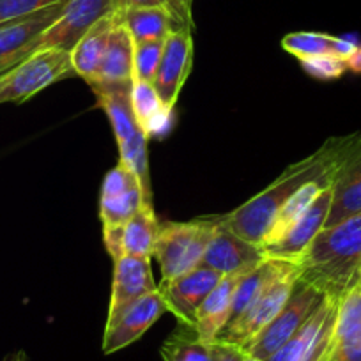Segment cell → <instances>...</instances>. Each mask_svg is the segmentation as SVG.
Wrapping results in <instances>:
<instances>
[{"label": "cell", "instance_id": "obj_1", "mask_svg": "<svg viewBox=\"0 0 361 361\" xmlns=\"http://www.w3.org/2000/svg\"><path fill=\"white\" fill-rule=\"evenodd\" d=\"M354 138H356V133L349 137L329 138L319 151L287 166L266 190L246 200L232 213L220 216V220L243 239L262 246L266 234L269 232L283 204L305 183L335 172L349 152Z\"/></svg>", "mask_w": 361, "mask_h": 361}, {"label": "cell", "instance_id": "obj_2", "mask_svg": "<svg viewBox=\"0 0 361 361\" xmlns=\"http://www.w3.org/2000/svg\"><path fill=\"white\" fill-rule=\"evenodd\" d=\"M300 280L340 300L361 282V211L322 228L298 262Z\"/></svg>", "mask_w": 361, "mask_h": 361}, {"label": "cell", "instance_id": "obj_3", "mask_svg": "<svg viewBox=\"0 0 361 361\" xmlns=\"http://www.w3.org/2000/svg\"><path fill=\"white\" fill-rule=\"evenodd\" d=\"M213 232L214 216L159 225L152 257L161 271V282H169L202 266Z\"/></svg>", "mask_w": 361, "mask_h": 361}, {"label": "cell", "instance_id": "obj_4", "mask_svg": "<svg viewBox=\"0 0 361 361\" xmlns=\"http://www.w3.org/2000/svg\"><path fill=\"white\" fill-rule=\"evenodd\" d=\"M98 105L105 110L116 133L119 156L124 165L130 166L140 180L145 202L152 204V186L147 161V135L135 121L131 109V87H110L94 90Z\"/></svg>", "mask_w": 361, "mask_h": 361}, {"label": "cell", "instance_id": "obj_5", "mask_svg": "<svg viewBox=\"0 0 361 361\" xmlns=\"http://www.w3.org/2000/svg\"><path fill=\"white\" fill-rule=\"evenodd\" d=\"M75 75L71 54L64 50H37L0 75V105L23 103L50 87L51 83Z\"/></svg>", "mask_w": 361, "mask_h": 361}, {"label": "cell", "instance_id": "obj_6", "mask_svg": "<svg viewBox=\"0 0 361 361\" xmlns=\"http://www.w3.org/2000/svg\"><path fill=\"white\" fill-rule=\"evenodd\" d=\"M298 279H300V267L298 264H293L275 282H271L267 289L245 312H241L238 317H234L225 326L224 331L216 338L218 342L231 343V345L245 349L282 310L283 305L293 294Z\"/></svg>", "mask_w": 361, "mask_h": 361}, {"label": "cell", "instance_id": "obj_7", "mask_svg": "<svg viewBox=\"0 0 361 361\" xmlns=\"http://www.w3.org/2000/svg\"><path fill=\"white\" fill-rule=\"evenodd\" d=\"M324 298V294L319 293L310 283L298 279L293 294L282 310L243 350L262 361L269 360L303 326Z\"/></svg>", "mask_w": 361, "mask_h": 361}, {"label": "cell", "instance_id": "obj_8", "mask_svg": "<svg viewBox=\"0 0 361 361\" xmlns=\"http://www.w3.org/2000/svg\"><path fill=\"white\" fill-rule=\"evenodd\" d=\"M338 300L324 298L300 329L266 361H322L331 345Z\"/></svg>", "mask_w": 361, "mask_h": 361}, {"label": "cell", "instance_id": "obj_9", "mask_svg": "<svg viewBox=\"0 0 361 361\" xmlns=\"http://www.w3.org/2000/svg\"><path fill=\"white\" fill-rule=\"evenodd\" d=\"M66 2L0 23V75L37 51L41 36L61 16Z\"/></svg>", "mask_w": 361, "mask_h": 361}, {"label": "cell", "instance_id": "obj_10", "mask_svg": "<svg viewBox=\"0 0 361 361\" xmlns=\"http://www.w3.org/2000/svg\"><path fill=\"white\" fill-rule=\"evenodd\" d=\"M112 13L114 0H68L61 16L41 36L37 50L55 48L71 54L76 43Z\"/></svg>", "mask_w": 361, "mask_h": 361}, {"label": "cell", "instance_id": "obj_11", "mask_svg": "<svg viewBox=\"0 0 361 361\" xmlns=\"http://www.w3.org/2000/svg\"><path fill=\"white\" fill-rule=\"evenodd\" d=\"M193 64V25L173 29L165 39L161 62L152 85L166 109L173 110Z\"/></svg>", "mask_w": 361, "mask_h": 361}, {"label": "cell", "instance_id": "obj_12", "mask_svg": "<svg viewBox=\"0 0 361 361\" xmlns=\"http://www.w3.org/2000/svg\"><path fill=\"white\" fill-rule=\"evenodd\" d=\"M266 259L262 246L243 239L232 232L220 216H214V232L204 255V266L218 271L221 276H243L260 266Z\"/></svg>", "mask_w": 361, "mask_h": 361}, {"label": "cell", "instance_id": "obj_13", "mask_svg": "<svg viewBox=\"0 0 361 361\" xmlns=\"http://www.w3.org/2000/svg\"><path fill=\"white\" fill-rule=\"evenodd\" d=\"M145 202L144 190L133 170L123 161L105 176L99 200V218L103 228L124 227L126 221Z\"/></svg>", "mask_w": 361, "mask_h": 361}, {"label": "cell", "instance_id": "obj_14", "mask_svg": "<svg viewBox=\"0 0 361 361\" xmlns=\"http://www.w3.org/2000/svg\"><path fill=\"white\" fill-rule=\"evenodd\" d=\"M220 280L221 275L218 271L202 264L186 275H180L169 282H161L158 289L165 300L169 312L176 315L180 324L193 329L197 308L206 300L207 294L218 286Z\"/></svg>", "mask_w": 361, "mask_h": 361}, {"label": "cell", "instance_id": "obj_15", "mask_svg": "<svg viewBox=\"0 0 361 361\" xmlns=\"http://www.w3.org/2000/svg\"><path fill=\"white\" fill-rule=\"evenodd\" d=\"M165 312H169V308L159 289L145 294L144 298L130 305L119 317L105 326L103 353L114 354L137 342Z\"/></svg>", "mask_w": 361, "mask_h": 361}, {"label": "cell", "instance_id": "obj_16", "mask_svg": "<svg viewBox=\"0 0 361 361\" xmlns=\"http://www.w3.org/2000/svg\"><path fill=\"white\" fill-rule=\"evenodd\" d=\"M331 199L333 190L329 186L315 199L310 209L287 231V234L282 239L269 243V245H262L267 259L286 260V262L293 264L300 262L308 246L314 243L319 232L326 227V220H328L329 209H331Z\"/></svg>", "mask_w": 361, "mask_h": 361}, {"label": "cell", "instance_id": "obj_17", "mask_svg": "<svg viewBox=\"0 0 361 361\" xmlns=\"http://www.w3.org/2000/svg\"><path fill=\"white\" fill-rule=\"evenodd\" d=\"M158 289L151 271V259L123 255L114 260V280L106 324L119 317L130 305Z\"/></svg>", "mask_w": 361, "mask_h": 361}, {"label": "cell", "instance_id": "obj_18", "mask_svg": "<svg viewBox=\"0 0 361 361\" xmlns=\"http://www.w3.org/2000/svg\"><path fill=\"white\" fill-rule=\"evenodd\" d=\"M331 190V209L326 227H333L361 211V131L356 133L349 152L336 169Z\"/></svg>", "mask_w": 361, "mask_h": 361}, {"label": "cell", "instance_id": "obj_19", "mask_svg": "<svg viewBox=\"0 0 361 361\" xmlns=\"http://www.w3.org/2000/svg\"><path fill=\"white\" fill-rule=\"evenodd\" d=\"M116 20V16H114ZM133 54L135 41L130 30L116 20L110 30L109 43L103 55L99 80L92 89H110V87H131L133 85Z\"/></svg>", "mask_w": 361, "mask_h": 361}, {"label": "cell", "instance_id": "obj_20", "mask_svg": "<svg viewBox=\"0 0 361 361\" xmlns=\"http://www.w3.org/2000/svg\"><path fill=\"white\" fill-rule=\"evenodd\" d=\"M238 275H225L218 286L206 296L195 312L193 331L202 342L213 343L224 331L232 317V301H234Z\"/></svg>", "mask_w": 361, "mask_h": 361}, {"label": "cell", "instance_id": "obj_21", "mask_svg": "<svg viewBox=\"0 0 361 361\" xmlns=\"http://www.w3.org/2000/svg\"><path fill=\"white\" fill-rule=\"evenodd\" d=\"M114 16L130 30L135 43L165 41L177 27L193 25L180 20L172 8H135L126 11H114Z\"/></svg>", "mask_w": 361, "mask_h": 361}, {"label": "cell", "instance_id": "obj_22", "mask_svg": "<svg viewBox=\"0 0 361 361\" xmlns=\"http://www.w3.org/2000/svg\"><path fill=\"white\" fill-rule=\"evenodd\" d=\"M114 13L99 20L71 50V64L75 75L82 76L90 87H94L99 80L103 55L109 43L110 30L114 27Z\"/></svg>", "mask_w": 361, "mask_h": 361}, {"label": "cell", "instance_id": "obj_23", "mask_svg": "<svg viewBox=\"0 0 361 361\" xmlns=\"http://www.w3.org/2000/svg\"><path fill=\"white\" fill-rule=\"evenodd\" d=\"M335 172L326 173V176L319 177V179L308 180V183H305L300 190H296L294 195L290 197V199L283 204L282 209L279 211V214H276L275 221L271 225L269 232L266 234V239H264L262 245H269V243H275L279 241V239H282L283 235L287 234V231H289V228L293 227L308 209H310V206L315 202V199H317L326 188H329V186L333 185Z\"/></svg>", "mask_w": 361, "mask_h": 361}, {"label": "cell", "instance_id": "obj_24", "mask_svg": "<svg viewBox=\"0 0 361 361\" xmlns=\"http://www.w3.org/2000/svg\"><path fill=\"white\" fill-rule=\"evenodd\" d=\"M131 109H133L135 121L147 135V138L159 137L165 133L173 112L163 105L154 85L151 82H144V80H133Z\"/></svg>", "mask_w": 361, "mask_h": 361}, {"label": "cell", "instance_id": "obj_25", "mask_svg": "<svg viewBox=\"0 0 361 361\" xmlns=\"http://www.w3.org/2000/svg\"><path fill=\"white\" fill-rule=\"evenodd\" d=\"M159 221L152 204H142L140 209L123 227V255L152 259Z\"/></svg>", "mask_w": 361, "mask_h": 361}, {"label": "cell", "instance_id": "obj_26", "mask_svg": "<svg viewBox=\"0 0 361 361\" xmlns=\"http://www.w3.org/2000/svg\"><path fill=\"white\" fill-rule=\"evenodd\" d=\"M293 262H286V260L276 259H266L260 266L252 269L246 275L239 276L238 287L234 293V301H232V317H238L241 312H245L264 290L267 289L271 282H275L282 273H286ZM228 321V322H231Z\"/></svg>", "mask_w": 361, "mask_h": 361}, {"label": "cell", "instance_id": "obj_27", "mask_svg": "<svg viewBox=\"0 0 361 361\" xmlns=\"http://www.w3.org/2000/svg\"><path fill=\"white\" fill-rule=\"evenodd\" d=\"M163 361H213L211 343L202 342L188 326L180 324L161 347Z\"/></svg>", "mask_w": 361, "mask_h": 361}, {"label": "cell", "instance_id": "obj_28", "mask_svg": "<svg viewBox=\"0 0 361 361\" xmlns=\"http://www.w3.org/2000/svg\"><path fill=\"white\" fill-rule=\"evenodd\" d=\"M333 36L322 32H290L282 39V48L290 55L301 59L321 54H331Z\"/></svg>", "mask_w": 361, "mask_h": 361}, {"label": "cell", "instance_id": "obj_29", "mask_svg": "<svg viewBox=\"0 0 361 361\" xmlns=\"http://www.w3.org/2000/svg\"><path fill=\"white\" fill-rule=\"evenodd\" d=\"M163 47H165V41H144V43H135V80H144V82L152 83L156 71H158L159 68V62H161Z\"/></svg>", "mask_w": 361, "mask_h": 361}, {"label": "cell", "instance_id": "obj_30", "mask_svg": "<svg viewBox=\"0 0 361 361\" xmlns=\"http://www.w3.org/2000/svg\"><path fill=\"white\" fill-rule=\"evenodd\" d=\"M301 68L305 73L317 80H336L347 71V66L343 59H338L333 54H321L314 57L301 59Z\"/></svg>", "mask_w": 361, "mask_h": 361}, {"label": "cell", "instance_id": "obj_31", "mask_svg": "<svg viewBox=\"0 0 361 361\" xmlns=\"http://www.w3.org/2000/svg\"><path fill=\"white\" fill-rule=\"evenodd\" d=\"M322 361H361V326L340 338H331Z\"/></svg>", "mask_w": 361, "mask_h": 361}, {"label": "cell", "instance_id": "obj_32", "mask_svg": "<svg viewBox=\"0 0 361 361\" xmlns=\"http://www.w3.org/2000/svg\"><path fill=\"white\" fill-rule=\"evenodd\" d=\"M62 0H0V23L47 9Z\"/></svg>", "mask_w": 361, "mask_h": 361}, {"label": "cell", "instance_id": "obj_33", "mask_svg": "<svg viewBox=\"0 0 361 361\" xmlns=\"http://www.w3.org/2000/svg\"><path fill=\"white\" fill-rule=\"evenodd\" d=\"M135 8H172L176 11L173 0H114V11H126V9Z\"/></svg>", "mask_w": 361, "mask_h": 361}, {"label": "cell", "instance_id": "obj_34", "mask_svg": "<svg viewBox=\"0 0 361 361\" xmlns=\"http://www.w3.org/2000/svg\"><path fill=\"white\" fill-rule=\"evenodd\" d=\"M211 354L213 361H243L245 350L238 345H231L225 342H213L211 343Z\"/></svg>", "mask_w": 361, "mask_h": 361}, {"label": "cell", "instance_id": "obj_35", "mask_svg": "<svg viewBox=\"0 0 361 361\" xmlns=\"http://www.w3.org/2000/svg\"><path fill=\"white\" fill-rule=\"evenodd\" d=\"M357 41L349 39V37H336L333 36V43H331V54L336 55L338 59H349L353 55V51L357 48Z\"/></svg>", "mask_w": 361, "mask_h": 361}, {"label": "cell", "instance_id": "obj_36", "mask_svg": "<svg viewBox=\"0 0 361 361\" xmlns=\"http://www.w3.org/2000/svg\"><path fill=\"white\" fill-rule=\"evenodd\" d=\"M173 4H176L177 15H179L180 18L185 20V22H188V23H193V20H192L193 0H173Z\"/></svg>", "mask_w": 361, "mask_h": 361}, {"label": "cell", "instance_id": "obj_37", "mask_svg": "<svg viewBox=\"0 0 361 361\" xmlns=\"http://www.w3.org/2000/svg\"><path fill=\"white\" fill-rule=\"evenodd\" d=\"M347 71H353L356 75H361V44H357L356 50L353 51L349 59H345Z\"/></svg>", "mask_w": 361, "mask_h": 361}, {"label": "cell", "instance_id": "obj_38", "mask_svg": "<svg viewBox=\"0 0 361 361\" xmlns=\"http://www.w3.org/2000/svg\"><path fill=\"white\" fill-rule=\"evenodd\" d=\"M2 361H29V357H27V354L23 350H15V353L8 354Z\"/></svg>", "mask_w": 361, "mask_h": 361}, {"label": "cell", "instance_id": "obj_39", "mask_svg": "<svg viewBox=\"0 0 361 361\" xmlns=\"http://www.w3.org/2000/svg\"><path fill=\"white\" fill-rule=\"evenodd\" d=\"M243 361H262V360H259V357H255V356H252V354L245 353V356H243Z\"/></svg>", "mask_w": 361, "mask_h": 361}, {"label": "cell", "instance_id": "obj_40", "mask_svg": "<svg viewBox=\"0 0 361 361\" xmlns=\"http://www.w3.org/2000/svg\"><path fill=\"white\" fill-rule=\"evenodd\" d=\"M173 6H176V4H173ZM176 11H177V9H176Z\"/></svg>", "mask_w": 361, "mask_h": 361}]
</instances>
